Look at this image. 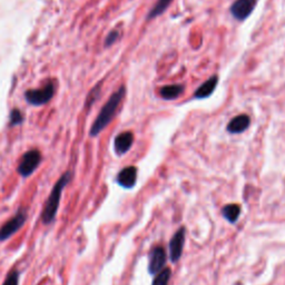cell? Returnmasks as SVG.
<instances>
[{
    "instance_id": "e0dca14e",
    "label": "cell",
    "mask_w": 285,
    "mask_h": 285,
    "mask_svg": "<svg viewBox=\"0 0 285 285\" xmlns=\"http://www.w3.org/2000/svg\"><path fill=\"white\" fill-rule=\"evenodd\" d=\"M22 122H24V115H22L21 111L19 109H12L10 113V126H17V125H20Z\"/></svg>"
},
{
    "instance_id": "8fae6325",
    "label": "cell",
    "mask_w": 285,
    "mask_h": 285,
    "mask_svg": "<svg viewBox=\"0 0 285 285\" xmlns=\"http://www.w3.org/2000/svg\"><path fill=\"white\" fill-rule=\"evenodd\" d=\"M249 125H251L249 116L246 114H240L230 120L226 126V131L230 134H242L248 129Z\"/></svg>"
},
{
    "instance_id": "277c9868",
    "label": "cell",
    "mask_w": 285,
    "mask_h": 285,
    "mask_svg": "<svg viewBox=\"0 0 285 285\" xmlns=\"http://www.w3.org/2000/svg\"><path fill=\"white\" fill-rule=\"evenodd\" d=\"M53 93H55V85H53V83H49L42 88L27 91L25 93V98L30 105L42 106L47 104L51 99L53 97Z\"/></svg>"
},
{
    "instance_id": "5bb4252c",
    "label": "cell",
    "mask_w": 285,
    "mask_h": 285,
    "mask_svg": "<svg viewBox=\"0 0 285 285\" xmlns=\"http://www.w3.org/2000/svg\"><path fill=\"white\" fill-rule=\"evenodd\" d=\"M222 214L230 223L238 222L239 214H240V206L238 204H227L222 209Z\"/></svg>"
},
{
    "instance_id": "7c38bea8",
    "label": "cell",
    "mask_w": 285,
    "mask_h": 285,
    "mask_svg": "<svg viewBox=\"0 0 285 285\" xmlns=\"http://www.w3.org/2000/svg\"><path fill=\"white\" fill-rule=\"evenodd\" d=\"M218 84V76L214 75L211 78H208L206 82H204L200 86L196 89L194 93L195 99H205L208 98L212 94L215 92Z\"/></svg>"
},
{
    "instance_id": "3957f363",
    "label": "cell",
    "mask_w": 285,
    "mask_h": 285,
    "mask_svg": "<svg viewBox=\"0 0 285 285\" xmlns=\"http://www.w3.org/2000/svg\"><path fill=\"white\" fill-rule=\"evenodd\" d=\"M27 216H28V214H27V209L25 207L18 209L15 215L0 227V242H3V240L10 238L12 235H15L25 225Z\"/></svg>"
},
{
    "instance_id": "7a4b0ae2",
    "label": "cell",
    "mask_w": 285,
    "mask_h": 285,
    "mask_svg": "<svg viewBox=\"0 0 285 285\" xmlns=\"http://www.w3.org/2000/svg\"><path fill=\"white\" fill-rule=\"evenodd\" d=\"M70 181H71V173L66 172L62 174L59 177V180L56 182V184L53 185L50 194H49L47 200L44 204L42 211V222L45 225L51 224V223L56 220L62 190H64L65 187L68 185V183Z\"/></svg>"
},
{
    "instance_id": "d6986e66",
    "label": "cell",
    "mask_w": 285,
    "mask_h": 285,
    "mask_svg": "<svg viewBox=\"0 0 285 285\" xmlns=\"http://www.w3.org/2000/svg\"><path fill=\"white\" fill-rule=\"evenodd\" d=\"M100 85H97V86L95 88H93L92 89V92L89 93V95H88V98H87V106L91 107L94 102L96 101V99L98 97H99V94H100Z\"/></svg>"
},
{
    "instance_id": "6da1fadb",
    "label": "cell",
    "mask_w": 285,
    "mask_h": 285,
    "mask_svg": "<svg viewBox=\"0 0 285 285\" xmlns=\"http://www.w3.org/2000/svg\"><path fill=\"white\" fill-rule=\"evenodd\" d=\"M125 94H126V88L124 86H120L117 91L109 97V99L107 100L106 104L102 106L100 113L98 114L95 122H94L91 128L92 137H96L99 135V134L110 124L111 120L115 117L116 113H117L120 102L124 99Z\"/></svg>"
},
{
    "instance_id": "9c48e42d",
    "label": "cell",
    "mask_w": 285,
    "mask_h": 285,
    "mask_svg": "<svg viewBox=\"0 0 285 285\" xmlns=\"http://www.w3.org/2000/svg\"><path fill=\"white\" fill-rule=\"evenodd\" d=\"M116 182L124 189H133L137 182V168L135 166L123 168L116 177Z\"/></svg>"
},
{
    "instance_id": "ba28073f",
    "label": "cell",
    "mask_w": 285,
    "mask_h": 285,
    "mask_svg": "<svg viewBox=\"0 0 285 285\" xmlns=\"http://www.w3.org/2000/svg\"><path fill=\"white\" fill-rule=\"evenodd\" d=\"M166 264V252L162 246L155 247L149 254L148 271L150 274H157Z\"/></svg>"
},
{
    "instance_id": "2e32d148",
    "label": "cell",
    "mask_w": 285,
    "mask_h": 285,
    "mask_svg": "<svg viewBox=\"0 0 285 285\" xmlns=\"http://www.w3.org/2000/svg\"><path fill=\"white\" fill-rule=\"evenodd\" d=\"M172 271L168 267H165L162 271L157 273V275L155 276V279L153 281V284L151 285H168L169 279H171Z\"/></svg>"
},
{
    "instance_id": "52a82bcc",
    "label": "cell",
    "mask_w": 285,
    "mask_h": 285,
    "mask_svg": "<svg viewBox=\"0 0 285 285\" xmlns=\"http://www.w3.org/2000/svg\"><path fill=\"white\" fill-rule=\"evenodd\" d=\"M185 227H181L169 242V257L173 263H176L180 260L183 253V247L185 243Z\"/></svg>"
},
{
    "instance_id": "30bf717a",
    "label": "cell",
    "mask_w": 285,
    "mask_h": 285,
    "mask_svg": "<svg viewBox=\"0 0 285 285\" xmlns=\"http://www.w3.org/2000/svg\"><path fill=\"white\" fill-rule=\"evenodd\" d=\"M134 144V134L132 132H123L115 137L114 147L116 154L122 156L132 148Z\"/></svg>"
},
{
    "instance_id": "ac0fdd59",
    "label": "cell",
    "mask_w": 285,
    "mask_h": 285,
    "mask_svg": "<svg viewBox=\"0 0 285 285\" xmlns=\"http://www.w3.org/2000/svg\"><path fill=\"white\" fill-rule=\"evenodd\" d=\"M2 285H19V272L17 270H12L11 272H9V274L7 275Z\"/></svg>"
},
{
    "instance_id": "9a60e30c",
    "label": "cell",
    "mask_w": 285,
    "mask_h": 285,
    "mask_svg": "<svg viewBox=\"0 0 285 285\" xmlns=\"http://www.w3.org/2000/svg\"><path fill=\"white\" fill-rule=\"evenodd\" d=\"M173 0H158L150 9L148 15H147V20H151L154 18L159 17L162 13H164L165 10H167L169 4L172 3Z\"/></svg>"
},
{
    "instance_id": "5b68a950",
    "label": "cell",
    "mask_w": 285,
    "mask_h": 285,
    "mask_svg": "<svg viewBox=\"0 0 285 285\" xmlns=\"http://www.w3.org/2000/svg\"><path fill=\"white\" fill-rule=\"evenodd\" d=\"M42 162V154L38 149H31L24 154L17 167V172L22 177H28L38 168Z\"/></svg>"
},
{
    "instance_id": "8992f818",
    "label": "cell",
    "mask_w": 285,
    "mask_h": 285,
    "mask_svg": "<svg viewBox=\"0 0 285 285\" xmlns=\"http://www.w3.org/2000/svg\"><path fill=\"white\" fill-rule=\"evenodd\" d=\"M257 0H235L232 3L230 11L236 20L244 21L251 16L254 9L256 7Z\"/></svg>"
},
{
    "instance_id": "4fadbf2b",
    "label": "cell",
    "mask_w": 285,
    "mask_h": 285,
    "mask_svg": "<svg viewBox=\"0 0 285 285\" xmlns=\"http://www.w3.org/2000/svg\"><path fill=\"white\" fill-rule=\"evenodd\" d=\"M185 91V86L182 84L166 85L159 89V95L165 100H174L180 97Z\"/></svg>"
},
{
    "instance_id": "ffe728a7",
    "label": "cell",
    "mask_w": 285,
    "mask_h": 285,
    "mask_svg": "<svg viewBox=\"0 0 285 285\" xmlns=\"http://www.w3.org/2000/svg\"><path fill=\"white\" fill-rule=\"evenodd\" d=\"M119 31L117 30H113L110 31V33L107 35V37L105 39V47H109L111 45L116 43V40L119 38Z\"/></svg>"
}]
</instances>
